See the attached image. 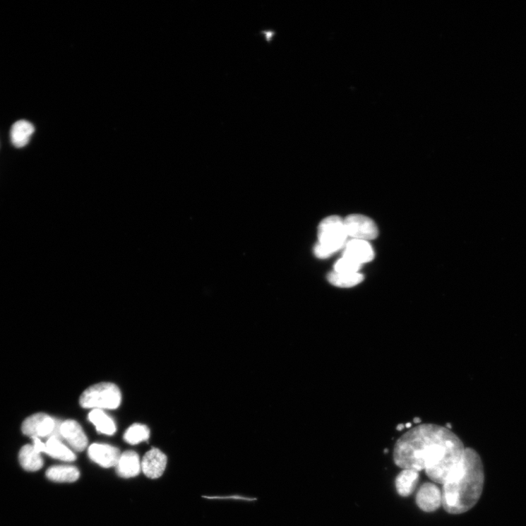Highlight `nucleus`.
<instances>
[{
  "instance_id": "nucleus-1",
  "label": "nucleus",
  "mask_w": 526,
  "mask_h": 526,
  "mask_svg": "<svg viewBox=\"0 0 526 526\" xmlns=\"http://www.w3.org/2000/svg\"><path fill=\"white\" fill-rule=\"evenodd\" d=\"M466 448L448 429L422 424L400 437L394 448L395 464L404 470H426L434 482L444 484L457 467Z\"/></svg>"
},
{
  "instance_id": "nucleus-2",
  "label": "nucleus",
  "mask_w": 526,
  "mask_h": 526,
  "mask_svg": "<svg viewBox=\"0 0 526 526\" xmlns=\"http://www.w3.org/2000/svg\"><path fill=\"white\" fill-rule=\"evenodd\" d=\"M485 473L480 456L466 448L459 465L443 484V505L450 514L459 515L473 508L480 498Z\"/></svg>"
},
{
  "instance_id": "nucleus-3",
  "label": "nucleus",
  "mask_w": 526,
  "mask_h": 526,
  "mask_svg": "<svg viewBox=\"0 0 526 526\" xmlns=\"http://www.w3.org/2000/svg\"><path fill=\"white\" fill-rule=\"evenodd\" d=\"M348 235L345 220L337 216L323 220L318 227L319 242L314 247V254L319 258H327L347 244Z\"/></svg>"
},
{
  "instance_id": "nucleus-4",
  "label": "nucleus",
  "mask_w": 526,
  "mask_h": 526,
  "mask_svg": "<svg viewBox=\"0 0 526 526\" xmlns=\"http://www.w3.org/2000/svg\"><path fill=\"white\" fill-rule=\"evenodd\" d=\"M121 402V393L115 384L101 383L88 388L82 393L79 404L84 409L115 410Z\"/></svg>"
},
{
  "instance_id": "nucleus-5",
  "label": "nucleus",
  "mask_w": 526,
  "mask_h": 526,
  "mask_svg": "<svg viewBox=\"0 0 526 526\" xmlns=\"http://www.w3.org/2000/svg\"><path fill=\"white\" fill-rule=\"evenodd\" d=\"M59 424L49 414L37 413L27 418L23 424L24 434L32 438L56 436L60 438Z\"/></svg>"
},
{
  "instance_id": "nucleus-6",
  "label": "nucleus",
  "mask_w": 526,
  "mask_h": 526,
  "mask_svg": "<svg viewBox=\"0 0 526 526\" xmlns=\"http://www.w3.org/2000/svg\"><path fill=\"white\" fill-rule=\"evenodd\" d=\"M345 225L348 237L357 240H373L378 236V229L373 220L360 215H352L346 218Z\"/></svg>"
},
{
  "instance_id": "nucleus-7",
  "label": "nucleus",
  "mask_w": 526,
  "mask_h": 526,
  "mask_svg": "<svg viewBox=\"0 0 526 526\" xmlns=\"http://www.w3.org/2000/svg\"><path fill=\"white\" fill-rule=\"evenodd\" d=\"M59 434L75 451L81 452L88 448V436L77 421L68 419L61 423Z\"/></svg>"
},
{
  "instance_id": "nucleus-8",
  "label": "nucleus",
  "mask_w": 526,
  "mask_h": 526,
  "mask_svg": "<svg viewBox=\"0 0 526 526\" xmlns=\"http://www.w3.org/2000/svg\"><path fill=\"white\" fill-rule=\"evenodd\" d=\"M416 503L420 510L434 512L443 505V494L434 484L424 483L417 494Z\"/></svg>"
},
{
  "instance_id": "nucleus-9",
  "label": "nucleus",
  "mask_w": 526,
  "mask_h": 526,
  "mask_svg": "<svg viewBox=\"0 0 526 526\" xmlns=\"http://www.w3.org/2000/svg\"><path fill=\"white\" fill-rule=\"evenodd\" d=\"M167 461V456L161 450L153 448L143 456L141 470L147 477L160 478L165 470Z\"/></svg>"
},
{
  "instance_id": "nucleus-10",
  "label": "nucleus",
  "mask_w": 526,
  "mask_h": 526,
  "mask_svg": "<svg viewBox=\"0 0 526 526\" xmlns=\"http://www.w3.org/2000/svg\"><path fill=\"white\" fill-rule=\"evenodd\" d=\"M90 458L103 468L116 467L121 453L118 448L105 444H93L88 450Z\"/></svg>"
},
{
  "instance_id": "nucleus-11",
  "label": "nucleus",
  "mask_w": 526,
  "mask_h": 526,
  "mask_svg": "<svg viewBox=\"0 0 526 526\" xmlns=\"http://www.w3.org/2000/svg\"><path fill=\"white\" fill-rule=\"evenodd\" d=\"M343 257L363 265L373 261L374 252L368 241L352 239L346 244Z\"/></svg>"
},
{
  "instance_id": "nucleus-12",
  "label": "nucleus",
  "mask_w": 526,
  "mask_h": 526,
  "mask_svg": "<svg viewBox=\"0 0 526 526\" xmlns=\"http://www.w3.org/2000/svg\"><path fill=\"white\" fill-rule=\"evenodd\" d=\"M116 470L120 477L128 479L138 476L141 470V462L134 451H126L121 454Z\"/></svg>"
},
{
  "instance_id": "nucleus-13",
  "label": "nucleus",
  "mask_w": 526,
  "mask_h": 526,
  "mask_svg": "<svg viewBox=\"0 0 526 526\" xmlns=\"http://www.w3.org/2000/svg\"><path fill=\"white\" fill-rule=\"evenodd\" d=\"M419 479L418 472L412 470H404L395 479V487L398 494L403 497L410 496L415 490Z\"/></svg>"
},
{
  "instance_id": "nucleus-14",
  "label": "nucleus",
  "mask_w": 526,
  "mask_h": 526,
  "mask_svg": "<svg viewBox=\"0 0 526 526\" xmlns=\"http://www.w3.org/2000/svg\"><path fill=\"white\" fill-rule=\"evenodd\" d=\"M43 453L62 461L73 462L76 459L74 453L56 436L49 437L45 443Z\"/></svg>"
},
{
  "instance_id": "nucleus-15",
  "label": "nucleus",
  "mask_w": 526,
  "mask_h": 526,
  "mask_svg": "<svg viewBox=\"0 0 526 526\" xmlns=\"http://www.w3.org/2000/svg\"><path fill=\"white\" fill-rule=\"evenodd\" d=\"M35 132L34 126L28 121L20 120L14 123L11 131V142L17 148H22L30 141Z\"/></svg>"
},
{
  "instance_id": "nucleus-16",
  "label": "nucleus",
  "mask_w": 526,
  "mask_h": 526,
  "mask_svg": "<svg viewBox=\"0 0 526 526\" xmlns=\"http://www.w3.org/2000/svg\"><path fill=\"white\" fill-rule=\"evenodd\" d=\"M18 458L20 466L28 472L38 471L44 465L43 458L33 446L28 445L20 449Z\"/></svg>"
},
{
  "instance_id": "nucleus-17",
  "label": "nucleus",
  "mask_w": 526,
  "mask_h": 526,
  "mask_svg": "<svg viewBox=\"0 0 526 526\" xmlns=\"http://www.w3.org/2000/svg\"><path fill=\"white\" fill-rule=\"evenodd\" d=\"M88 417L98 432L109 436L115 434L116 426L114 419L103 410H93L90 412Z\"/></svg>"
},
{
  "instance_id": "nucleus-18",
  "label": "nucleus",
  "mask_w": 526,
  "mask_h": 526,
  "mask_svg": "<svg viewBox=\"0 0 526 526\" xmlns=\"http://www.w3.org/2000/svg\"><path fill=\"white\" fill-rule=\"evenodd\" d=\"M47 477L55 482H74L78 479L80 472L75 467L59 465L49 468Z\"/></svg>"
},
{
  "instance_id": "nucleus-19",
  "label": "nucleus",
  "mask_w": 526,
  "mask_h": 526,
  "mask_svg": "<svg viewBox=\"0 0 526 526\" xmlns=\"http://www.w3.org/2000/svg\"><path fill=\"white\" fill-rule=\"evenodd\" d=\"M364 276L360 273H342L333 271L328 276V282L339 287H352L364 281Z\"/></svg>"
},
{
  "instance_id": "nucleus-20",
  "label": "nucleus",
  "mask_w": 526,
  "mask_h": 526,
  "mask_svg": "<svg viewBox=\"0 0 526 526\" xmlns=\"http://www.w3.org/2000/svg\"><path fill=\"white\" fill-rule=\"evenodd\" d=\"M150 436V431L145 425L136 424L128 428L125 431L124 440L130 445H138L142 441L148 440Z\"/></svg>"
},
{
  "instance_id": "nucleus-21",
  "label": "nucleus",
  "mask_w": 526,
  "mask_h": 526,
  "mask_svg": "<svg viewBox=\"0 0 526 526\" xmlns=\"http://www.w3.org/2000/svg\"><path fill=\"white\" fill-rule=\"evenodd\" d=\"M362 265L352 261L349 258L342 257L334 265V271L342 273H359Z\"/></svg>"
},
{
  "instance_id": "nucleus-22",
  "label": "nucleus",
  "mask_w": 526,
  "mask_h": 526,
  "mask_svg": "<svg viewBox=\"0 0 526 526\" xmlns=\"http://www.w3.org/2000/svg\"><path fill=\"white\" fill-rule=\"evenodd\" d=\"M210 500H232L246 502H253L258 501L257 498L249 497L242 495H229V496H203Z\"/></svg>"
},
{
  "instance_id": "nucleus-23",
  "label": "nucleus",
  "mask_w": 526,
  "mask_h": 526,
  "mask_svg": "<svg viewBox=\"0 0 526 526\" xmlns=\"http://www.w3.org/2000/svg\"><path fill=\"white\" fill-rule=\"evenodd\" d=\"M404 428H405V426L404 425H400V426H398L397 429L399 430V431H401Z\"/></svg>"
}]
</instances>
